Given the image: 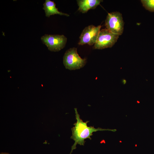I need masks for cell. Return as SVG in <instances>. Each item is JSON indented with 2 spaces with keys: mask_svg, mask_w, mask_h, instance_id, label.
<instances>
[{
  "mask_svg": "<svg viewBox=\"0 0 154 154\" xmlns=\"http://www.w3.org/2000/svg\"><path fill=\"white\" fill-rule=\"evenodd\" d=\"M74 110L76 121L74 124V126L71 129L72 135L70 138L72 139L74 142L72 146L69 154H71L73 150L76 148L77 144L84 146L85 139H88L91 140V137L92 135L93 132L98 131H109L115 132L116 131V129H102L100 127L96 128L94 126H88L87 124L89 121L84 122L81 119L77 109L75 108Z\"/></svg>",
  "mask_w": 154,
  "mask_h": 154,
  "instance_id": "cell-1",
  "label": "cell"
},
{
  "mask_svg": "<svg viewBox=\"0 0 154 154\" xmlns=\"http://www.w3.org/2000/svg\"><path fill=\"white\" fill-rule=\"evenodd\" d=\"M86 62V59L81 58L77 53V48L75 47L67 50L63 57L65 68L70 70L80 69L83 67Z\"/></svg>",
  "mask_w": 154,
  "mask_h": 154,
  "instance_id": "cell-2",
  "label": "cell"
},
{
  "mask_svg": "<svg viewBox=\"0 0 154 154\" xmlns=\"http://www.w3.org/2000/svg\"><path fill=\"white\" fill-rule=\"evenodd\" d=\"M106 29L112 33L120 35L123 33L124 22L122 14L119 12L108 13L105 21Z\"/></svg>",
  "mask_w": 154,
  "mask_h": 154,
  "instance_id": "cell-3",
  "label": "cell"
},
{
  "mask_svg": "<svg viewBox=\"0 0 154 154\" xmlns=\"http://www.w3.org/2000/svg\"><path fill=\"white\" fill-rule=\"evenodd\" d=\"M119 36L112 33L106 28L101 29L93 48L102 49L112 47L117 41Z\"/></svg>",
  "mask_w": 154,
  "mask_h": 154,
  "instance_id": "cell-4",
  "label": "cell"
},
{
  "mask_svg": "<svg viewBox=\"0 0 154 154\" xmlns=\"http://www.w3.org/2000/svg\"><path fill=\"white\" fill-rule=\"evenodd\" d=\"M43 43L48 49L53 52L59 51L66 45L67 38L63 35L45 34L41 37Z\"/></svg>",
  "mask_w": 154,
  "mask_h": 154,
  "instance_id": "cell-5",
  "label": "cell"
},
{
  "mask_svg": "<svg viewBox=\"0 0 154 154\" xmlns=\"http://www.w3.org/2000/svg\"><path fill=\"white\" fill-rule=\"evenodd\" d=\"M101 27V25L95 26L93 25L86 27L80 36L78 45H94L96 42Z\"/></svg>",
  "mask_w": 154,
  "mask_h": 154,
  "instance_id": "cell-6",
  "label": "cell"
},
{
  "mask_svg": "<svg viewBox=\"0 0 154 154\" xmlns=\"http://www.w3.org/2000/svg\"><path fill=\"white\" fill-rule=\"evenodd\" d=\"M101 0H77L78 10L82 13H85L90 9H95L100 3Z\"/></svg>",
  "mask_w": 154,
  "mask_h": 154,
  "instance_id": "cell-7",
  "label": "cell"
},
{
  "mask_svg": "<svg viewBox=\"0 0 154 154\" xmlns=\"http://www.w3.org/2000/svg\"><path fill=\"white\" fill-rule=\"evenodd\" d=\"M43 5V9L44 10L46 17H48L51 15L56 14L69 16V14L59 11L56 7L55 3L53 1L50 0H46Z\"/></svg>",
  "mask_w": 154,
  "mask_h": 154,
  "instance_id": "cell-8",
  "label": "cell"
},
{
  "mask_svg": "<svg viewBox=\"0 0 154 154\" xmlns=\"http://www.w3.org/2000/svg\"><path fill=\"white\" fill-rule=\"evenodd\" d=\"M143 6L147 10L154 12V0H141Z\"/></svg>",
  "mask_w": 154,
  "mask_h": 154,
  "instance_id": "cell-9",
  "label": "cell"
},
{
  "mask_svg": "<svg viewBox=\"0 0 154 154\" xmlns=\"http://www.w3.org/2000/svg\"><path fill=\"white\" fill-rule=\"evenodd\" d=\"M126 82H127L126 80L125 79H123L122 80V83L124 84L126 83Z\"/></svg>",
  "mask_w": 154,
  "mask_h": 154,
  "instance_id": "cell-10",
  "label": "cell"
},
{
  "mask_svg": "<svg viewBox=\"0 0 154 154\" xmlns=\"http://www.w3.org/2000/svg\"><path fill=\"white\" fill-rule=\"evenodd\" d=\"M0 154H9V153H1Z\"/></svg>",
  "mask_w": 154,
  "mask_h": 154,
  "instance_id": "cell-11",
  "label": "cell"
}]
</instances>
